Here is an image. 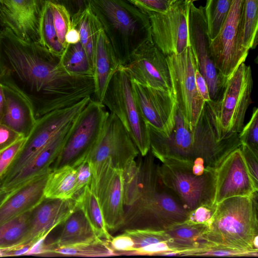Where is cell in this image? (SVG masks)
I'll return each mask as SVG.
<instances>
[{"label":"cell","instance_id":"cell-18","mask_svg":"<svg viewBox=\"0 0 258 258\" xmlns=\"http://www.w3.org/2000/svg\"><path fill=\"white\" fill-rule=\"evenodd\" d=\"M257 191L239 147L227 156L217 170L214 204L231 197H250Z\"/></svg>","mask_w":258,"mask_h":258},{"label":"cell","instance_id":"cell-33","mask_svg":"<svg viewBox=\"0 0 258 258\" xmlns=\"http://www.w3.org/2000/svg\"><path fill=\"white\" fill-rule=\"evenodd\" d=\"M30 211L20 215L0 225V248L20 244L29 227Z\"/></svg>","mask_w":258,"mask_h":258},{"label":"cell","instance_id":"cell-34","mask_svg":"<svg viewBox=\"0 0 258 258\" xmlns=\"http://www.w3.org/2000/svg\"><path fill=\"white\" fill-rule=\"evenodd\" d=\"M113 26L123 35H133L138 30L136 21L114 0H97Z\"/></svg>","mask_w":258,"mask_h":258},{"label":"cell","instance_id":"cell-19","mask_svg":"<svg viewBox=\"0 0 258 258\" xmlns=\"http://www.w3.org/2000/svg\"><path fill=\"white\" fill-rule=\"evenodd\" d=\"M77 208L75 199L45 198L30 211L28 229L20 244H34L45 239L52 230L63 224Z\"/></svg>","mask_w":258,"mask_h":258},{"label":"cell","instance_id":"cell-3","mask_svg":"<svg viewBox=\"0 0 258 258\" xmlns=\"http://www.w3.org/2000/svg\"><path fill=\"white\" fill-rule=\"evenodd\" d=\"M140 161L141 186L139 196L125 212L120 229L164 231L185 222L188 213L162 183L158 164L150 149Z\"/></svg>","mask_w":258,"mask_h":258},{"label":"cell","instance_id":"cell-13","mask_svg":"<svg viewBox=\"0 0 258 258\" xmlns=\"http://www.w3.org/2000/svg\"><path fill=\"white\" fill-rule=\"evenodd\" d=\"M187 22L189 46L198 69L207 82L211 101H216L220 98L228 79L216 69L210 54L204 7L189 3Z\"/></svg>","mask_w":258,"mask_h":258},{"label":"cell","instance_id":"cell-49","mask_svg":"<svg viewBox=\"0 0 258 258\" xmlns=\"http://www.w3.org/2000/svg\"><path fill=\"white\" fill-rule=\"evenodd\" d=\"M195 78L197 89L204 101L205 102L211 101L208 84L198 68L195 71Z\"/></svg>","mask_w":258,"mask_h":258},{"label":"cell","instance_id":"cell-12","mask_svg":"<svg viewBox=\"0 0 258 258\" xmlns=\"http://www.w3.org/2000/svg\"><path fill=\"white\" fill-rule=\"evenodd\" d=\"M91 168L89 185L98 199L107 228L111 231L119 229L125 213L122 170L109 158Z\"/></svg>","mask_w":258,"mask_h":258},{"label":"cell","instance_id":"cell-14","mask_svg":"<svg viewBox=\"0 0 258 258\" xmlns=\"http://www.w3.org/2000/svg\"><path fill=\"white\" fill-rule=\"evenodd\" d=\"M189 3L178 0L164 13L147 12L152 39L166 56L182 53L189 46L188 32Z\"/></svg>","mask_w":258,"mask_h":258},{"label":"cell","instance_id":"cell-4","mask_svg":"<svg viewBox=\"0 0 258 258\" xmlns=\"http://www.w3.org/2000/svg\"><path fill=\"white\" fill-rule=\"evenodd\" d=\"M258 195L234 197L216 205L208 230V242L258 256Z\"/></svg>","mask_w":258,"mask_h":258},{"label":"cell","instance_id":"cell-29","mask_svg":"<svg viewBox=\"0 0 258 258\" xmlns=\"http://www.w3.org/2000/svg\"><path fill=\"white\" fill-rule=\"evenodd\" d=\"M54 254L63 256L104 257L115 255L109 242L97 239L48 248L45 254Z\"/></svg>","mask_w":258,"mask_h":258},{"label":"cell","instance_id":"cell-38","mask_svg":"<svg viewBox=\"0 0 258 258\" xmlns=\"http://www.w3.org/2000/svg\"><path fill=\"white\" fill-rule=\"evenodd\" d=\"M123 232L131 236L134 243V250L129 254L151 244L168 242V237L164 231H154L139 229H125Z\"/></svg>","mask_w":258,"mask_h":258},{"label":"cell","instance_id":"cell-47","mask_svg":"<svg viewBox=\"0 0 258 258\" xmlns=\"http://www.w3.org/2000/svg\"><path fill=\"white\" fill-rule=\"evenodd\" d=\"M109 244L115 251L130 253L134 250L133 240L130 235L124 232L112 237L109 241Z\"/></svg>","mask_w":258,"mask_h":258},{"label":"cell","instance_id":"cell-44","mask_svg":"<svg viewBox=\"0 0 258 258\" xmlns=\"http://www.w3.org/2000/svg\"><path fill=\"white\" fill-rule=\"evenodd\" d=\"M240 149L249 173L255 184L258 186V156L244 144H241Z\"/></svg>","mask_w":258,"mask_h":258},{"label":"cell","instance_id":"cell-53","mask_svg":"<svg viewBox=\"0 0 258 258\" xmlns=\"http://www.w3.org/2000/svg\"><path fill=\"white\" fill-rule=\"evenodd\" d=\"M184 1L187 3H194V2L198 1V0H184Z\"/></svg>","mask_w":258,"mask_h":258},{"label":"cell","instance_id":"cell-1","mask_svg":"<svg viewBox=\"0 0 258 258\" xmlns=\"http://www.w3.org/2000/svg\"><path fill=\"white\" fill-rule=\"evenodd\" d=\"M60 58L38 42L23 40L6 27L0 30V77L27 96L36 119L94 95L93 76L69 74Z\"/></svg>","mask_w":258,"mask_h":258},{"label":"cell","instance_id":"cell-27","mask_svg":"<svg viewBox=\"0 0 258 258\" xmlns=\"http://www.w3.org/2000/svg\"><path fill=\"white\" fill-rule=\"evenodd\" d=\"M76 181L77 171L73 166L65 165L52 170L45 184V198L60 200L75 199Z\"/></svg>","mask_w":258,"mask_h":258},{"label":"cell","instance_id":"cell-20","mask_svg":"<svg viewBox=\"0 0 258 258\" xmlns=\"http://www.w3.org/2000/svg\"><path fill=\"white\" fill-rule=\"evenodd\" d=\"M37 0H0V21L21 39L38 42Z\"/></svg>","mask_w":258,"mask_h":258},{"label":"cell","instance_id":"cell-22","mask_svg":"<svg viewBox=\"0 0 258 258\" xmlns=\"http://www.w3.org/2000/svg\"><path fill=\"white\" fill-rule=\"evenodd\" d=\"M50 172L35 177L6 194L0 203V225L32 211L45 199L44 188Z\"/></svg>","mask_w":258,"mask_h":258},{"label":"cell","instance_id":"cell-55","mask_svg":"<svg viewBox=\"0 0 258 258\" xmlns=\"http://www.w3.org/2000/svg\"><path fill=\"white\" fill-rule=\"evenodd\" d=\"M46 1H51V2H55V0H44V2H46Z\"/></svg>","mask_w":258,"mask_h":258},{"label":"cell","instance_id":"cell-51","mask_svg":"<svg viewBox=\"0 0 258 258\" xmlns=\"http://www.w3.org/2000/svg\"><path fill=\"white\" fill-rule=\"evenodd\" d=\"M6 108V99L3 89L0 84V123L2 122Z\"/></svg>","mask_w":258,"mask_h":258},{"label":"cell","instance_id":"cell-31","mask_svg":"<svg viewBox=\"0 0 258 258\" xmlns=\"http://www.w3.org/2000/svg\"><path fill=\"white\" fill-rule=\"evenodd\" d=\"M61 66L69 74L93 76L94 69L80 42L68 45L60 58Z\"/></svg>","mask_w":258,"mask_h":258},{"label":"cell","instance_id":"cell-26","mask_svg":"<svg viewBox=\"0 0 258 258\" xmlns=\"http://www.w3.org/2000/svg\"><path fill=\"white\" fill-rule=\"evenodd\" d=\"M63 224V228L58 238L50 243L45 244L44 254L46 250L50 248L99 238L95 234L83 212L78 207Z\"/></svg>","mask_w":258,"mask_h":258},{"label":"cell","instance_id":"cell-17","mask_svg":"<svg viewBox=\"0 0 258 258\" xmlns=\"http://www.w3.org/2000/svg\"><path fill=\"white\" fill-rule=\"evenodd\" d=\"M134 94L143 118L161 135L168 137L175 125L177 107L173 93L132 79Z\"/></svg>","mask_w":258,"mask_h":258},{"label":"cell","instance_id":"cell-39","mask_svg":"<svg viewBox=\"0 0 258 258\" xmlns=\"http://www.w3.org/2000/svg\"><path fill=\"white\" fill-rule=\"evenodd\" d=\"M48 2L58 41L66 49L69 45L66 42L65 36L68 30L72 27L70 15L63 5L51 1Z\"/></svg>","mask_w":258,"mask_h":258},{"label":"cell","instance_id":"cell-11","mask_svg":"<svg viewBox=\"0 0 258 258\" xmlns=\"http://www.w3.org/2000/svg\"><path fill=\"white\" fill-rule=\"evenodd\" d=\"M91 98H85L73 105L52 111L37 119L1 182L12 177L29 163L57 133L79 115Z\"/></svg>","mask_w":258,"mask_h":258},{"label":"cell","instance_id":"cell-21","mask_svg":"<svg viewBox=\"0 0 258 258\" xmlns=\"http://www.w3.org/2000/svg\"><path fill=\"white\" fill-rule=\"evenodd\" d=\"M73 121L57 133L19 172L2 181L0 188L7 193L35 177L50 172L68 136Z\"/></svg>","mask_w":258,"mask_h":258},{"label":"cell","instance_id":"cell-42","mask_svg":"<svg viewBox=\"0 0 258 258\" xmlns=\"http://www.w3.org/2000/svg\"><path fill=\"white\" fill-rule=\"evenodd\" d=\"M189 256H254L249 252L214 245L206 248L201 249L190 253Z\"/></svg>","mask_w":258,"mask_h":258},{"label":"cell","instance_id":"cell-48","mask_svg":"<svg viewBox=\"0 0 258 258\" xmlns=\"http://www.w3.org/2000/svg\"><path fill=\"white\" fill-rule=\"evenodd\" d=\"M23 137H24L22 135L13 129L2 122L0 123V151Z\"/></svg>","mask_w":258,"mask_h":258},{"label":"cell","instance_id":"cell-24","mask_svg":"<svg viewBox=\"0 0 258 258\" xmlns=\"http://www.w3.org/2000/svg\"><path fill=\"white\" fill-rule=\"evenodd\" d=\"M121 66L104 31L98 29L94 60V99L102 102L115 72Z\"/></svg>","mask_w":258,"mask_h":258},{"label":"cell","instance_id":"cell-23","mask_svg":"<svg viewBox=\"0 0 258 258\" xmlns=\"http://www.w3.org/2000/svg\"><path fill=\"white\" fill-rule=\"evenodd\" d=\"M0 84L6 103L2 123L26 138L36 121L33 105L27 96L10 81L0 77Z\"/></svg>","mask_w":258,"mask_h":258},{"label":"cell","instance_id":"cell-54","mask_svg":"<svg viewBox=\"0 0 258 258\" xmlns=\"http://www.w3.org/2000/svg\"><path fill=\"white\" fill-rule=\"evenodd\" d=\"M178 0H170V5L174 3L175 2L177 1Z\"/></svg>","mask_w":258,"mask_h":258},{"label":"cell","instance_id":"cell-28","mask_svg":"<svg viewBox=\"0 0 258 258\" xmlns=\"http://www.w3.org/2000/svg\"><path fill=\"white\" fill-rule=\"evenodd\" d=\"M77 207L84 214L96 236L109 242V233L98 199L89 185H86L75 198Z\"/></svg>","mask_w":258,"mask_h":258},{"label":"cell","instance_id":"cell-46","mask_svg":"<svg viewBox=\"0 0 258 258\" xmlns=\"http://www.w3.org/2000/svg\"><path fill=\"white\" fill-rule=\"evenodd\" d=\"M132 2L145 13H164L170 6V0H132Z\"/></svg>","mask_w":258,"mask_h":258},{"label":"cell","instance_id":"cell-32","mask_svg":"<svg viewBox=\"0 0 258 258\" xmlns=\"http://www.w3.org/2000/svg\"><path fill=\"white\" fill-rule=\"evenodd\" d=\"M258 0H243L241 39L243 47L249 51L257 44Z\"/></svg>","mask_w":258,"mask_h":258},{"label":"cell","instance_id":"cell-30","mask_svg":"<svg viewBox=\"0 0 258 258\" xmlns=\"http://www.w3.org/2000/svg\"><path fill=\"white\" fill-rule=\"evenodd\" d=\"M38 33L40 44L53 55L60 57L66 49L58 41L48 1L44 2L40 10Z\"/></svg>","mask_w":258,"mask_h":258},{"label":"cell","instance_id":"cell-41","mask_svg":"<svg viewBox=\"0 0 258 258\" xmlns=\"http://www.w3.org/2000/svg\"><path fill=\"white\" fill-rule=\"evenodd\" d=\"M26 138H22L8 147L0 151V181L6 175L10 167L23 147Z\"/></svg>","mask_w":258,"mask_h":258},{"label":"cell","instance_id":"cell-6","mask_svg":"<svg viewBox=\"0 0 258 258\" xmlns=\"http://www.w3.org/2000/svg\"><path fill=\"white\" fill-rule=\"evenodd\" d=\"M101 102L120 120L140 154L146 156L150 149L148 125L137 103L132 78L122 66L114 74Z\"/></svg>","mask_w":258,"mask_h":258},{"label":"cell","instance_id":"cell-45","mask_svg":"<svg viewBox=\"0 0 258 258\" xmlns=\"http://www.w3.org/2000/svg\"><path fill=\"white\" fill-rule=\"evenodd\" d=\"M215 206H202L190 211L185 222L189 224L208 223L215 211Z\"/></svg>","mask_w":258,"mask_h":258},{"label":"cell","instance_id":"cell-16","mask_svg":"<svg viewBox=\"0 0 258 258\" xmlns=\"http://www.w3.org/2000/svg\"><path fill=\"white\" fill-rule=\"evenodd\" d=\"M122 66L132 80L145 86L172 93L166 56L152 40L140 43Z\"/></svg>","mask_w":258,"mask_h":258},{"label":"cell","instance_id":"cell-35","mask_svg":"<svg viewBox=\"0 0 258 258\" xmlns=\"http://www.w3.org/2000/svg\"><path fill=\"white\" fill-rule=\"evenodd\" d=\"M233 0H207L204 7L210 40L218 34Z\"/></svg>","mask_w":258,"mask_h":258},{"label":"cell","instance_id":"cell-40","mask_svg":"<svg viewBox=\"0 0 258 258\" xmlns=\"http://www.w3.org/2000/svg\"><path fill=\"white\" fill-rule=\"evenodd\" d=\"M241 144L249 147L258 156V109L253 108L249 121L239 133Z\"/></svg>","mask_w":258,"mask_h":258},{"label":"cell","instance_id":"cell-52","mask_svg":"<svg viewBox=\"0 0 258 258\" xmlns=\"http://www.w3.org/2000/svg\"><path fill=\"white\" fill-rule=\"evenodd\" d=\"M7 193L5 192L1 188H0V203L2 201L3 199L4 198L6 194Z\"/></svg>","mask_w":258,"mask_h":258},{"label":"cell","instance_id":"cell-5","mask_svg":"<svg viewBox=\"0 0 258 258\" xmlns=\"http://www.w3.org/2000/svg\"><path fill=\"white\" fill-rule=\"evenodd\" d=\"M253 80L250 67L242 63L228 79L220 98L206 102L220 140L239 134L251 103Z\"/></svg>","mask_w":258,"mask_h":258},{"label":"cell","instance_id":"cell-15","mask_svg":"<svg viewBox=\"0 0 258 258\" xmlns=\"http://www.w3.org/2000/svg\"><path fill=\"white\" fill-rule=\"evenodd\" d=\"M140 154L130 134L119 118L109 112L101 135L87 157L91 166L109 158L114 166L123 169Z\"/></svg>","mask_w":258,"mask_h":258},{"label":"cell","instance_id":"cell-9","mask_svg":"<svg viewBox=\"0 0 258 258\" xmlns=\"http://www.w3.org/2000/svg\"><path fill=\"white\" fill-rule=\"evenodd\" d=\"M243 1H232L218 34L210 40L215 67L227 79L244 62L249 51L243 47L241 39Z\"/></svg>","mask_w":258,"mask_h":258},{"label":"cell","instance_id":"cell-7","mask_svg":"<svg viewBox=\"0 0 258 258\" xmlns=\"http://www.w3.org/2000/svg\"><path fill=\"white\" fill-rule=\"evenodd\" d=\"M108 113L102 102L91 98L74 120L52 170L65 165L73 166L87 158L101 135Z\"/></svg>","mask_w":258,"mask_h":258},{"label":"cell","instance_id":"cell-50","mask_svg":"<svg viewBox=\"0 0 258 258\" xmlns=\"http://www.w3.org/2000/svg\"><path fill=\"white\" fill-rule=\"evenodd\" d=\"M65 40L68 45L75 44L79 42L80 36L78 30L72 26L66 35Z\"/></svg>","mask_w":258,"mask_h":258},{"label":"cell","instance_id":"cell-10","mask_svg":"<svg viewBox=\"0 0 258 258\" xmlns=\"http://www.w3.org/2000/svg\"><path fill=\"white\" fill-rule=\"evenodd\" d=\"M166 58L177 109L189 125L195 126L205 102L196 85L195 73L198 68L192 51L189 46L182 53Z\"/></svg>","mask_w":258,"mask_h":258},{"label":"cell","instance_id":"cell-8","mask_svg":"<svg viewBox=\"0 0 258 258\" xmlns=\"http://www.w3.org/2000/svg\"><path fill=\"white\" fill-rule=\"evenodd\" d=\"M158 173L188 213L202 206H215L217 174L197 175L183 166L163 163L158 164Z\"/></svg>","mask_w":258,"mask_h":258},{"label":"cell","instance_id":"cell-25","mask_svg":"<svg viewBox=\"0 0 258 258\" xmlns=\"http://www.w3.org/2000/svg\"><path fill=\"white\" fill-rule=\"evenodd\" d=\"M208 230L207 223L189 224L183 222L173 225L164 230L168 237L170 250L177 256H185L189 252L206 248L216 245L205 239Z\"/></svg>","mask_w":258,"mask_h":258},{"label":"cell","instance_id":"cell-2","mask_svg":"<svg viewBox=\"0 0 258 258\" xmlns=\"http://www.w3.org/2000/svg\"><path fill=\"white\" fill-rule=\"evenodd\" d=\"M150 150L161 163L186 167L194 174H214L241 143L239 134L220 140L213 116L205 102L197 124L192 127L177 109L175 125L168 137L149 124Z\"/></svg>","mask_w":258,"mask_h":258},{"label":"cell","instance_id":"cell-37","mask_svg":"<svg viewBox=\"0 0 258 258\" xmlns=\"http://www.w3.org/2000/svg\"><path fill=\"white\" fill-rule=\"evenodd\" d=\"M89 9L85 10L79 23L78 31L82 44L87 55L93 67L95 56L96 36L97 30L95 26V20Z\"/></svg>","mask_w":258,"mask_h":258},{"label":"cell","instance_id":"cell-43","mask_svg":"<svg viewBox=\"0 0 258 258\" xmlns=\"http://www.w3.org/2000/svg\"><path fill=\"white\" fill-rule=\"evenodd\" d=\"M73 166L77 171L76 198L86 185L90 184L92 172L91 164L87 158L80 161Z\"/></svg>","mask_w":258,"mask_h":258},{"label":"cell","instance_id":"cell-36","mask_svg":"<svg viewBox=\"0 0 258 258\" xmlns=\"http://www.w3.org/2000/svg\"><path fill=\"white\" fill-rule=\"evenodd\" d=\"M122 170L124 205L129 207L137 200L140 190V163L135 160L129 162Z\"/></svg>","mask_w":258,"mask_h":258}]
</instances>
